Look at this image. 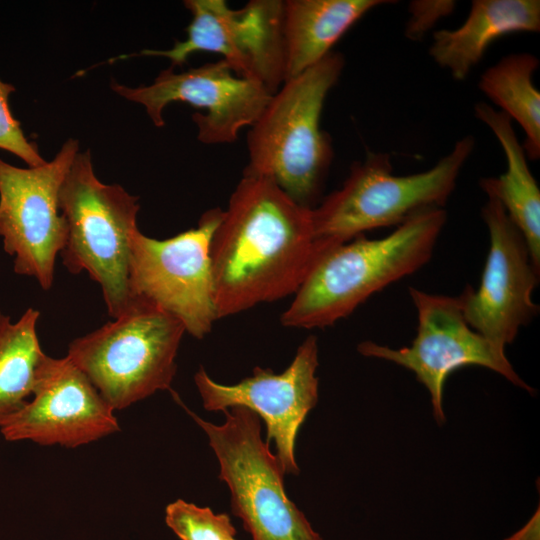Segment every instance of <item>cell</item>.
Listing matches in <instances>:
<instances>
[{
    "label": "cell",
    "mask_w": 540,
    "mask_h": 540,
    "mask_svg": "<svg viewBox=\"0 0 540 540\" xmlns=\"http://www.w3.org/2000/svg\"><path fill=\"white\" fill-rule=\"evenodd\" d=\"M115 93L144 106L155 126L165 124L163 110L172 102H184L205 113H194L197 138L204 144L236 141L241 129L252 126L272 93L257 81L235 74L223 59L176 73L163 70L147 86L111 83Z\"/></svg>",
    "instance_id": "cell-13"
},
{
    "label": "cell",
    "mask_w": 540,
    "mask_h": 540,
    "mask_svg": "<svg viewBox=\"0 0 540 540\" xmlns=\"http://www.w3.org/2000/svg\"><path fill=\"white\" fill-rule=\"evenodd\" d=\"M114 411L67 356L46 355L31 398L0 432L7 441L76 448L118 432Z\"/></svg>",
    "instance_id": "cell-15"
},
{
    "label": "cell",
    "mask_w": 540,
    "mask_h": 540,
    "mask_svg": "<svg viewBox=\"0 0 540 540\" xmlns=\"http://www.w3.org/2000/svg\"><path fill=\"white\" fill-rule=\"evenodd\" d=\"M40 312L28 308L16 321L0 312V426L31 398L42 351L36 326Z\"/></svg>",
    "instance_id": "cell-20"
},
{
    "label": "cell",
    "mask_w": 540,
    "mask_h": 540,
    "mask_svg": "<svg viewBox=\"0 0 540 540\" xmlns=\"http://www.w3.org/2000/svg\"><path fill=\"white\" fill-rule=\"evenodd\" d=\"M317 338L308 336L282 373L255 367L253 374L233 385L214 381L203 367L194 382L208 411L245 407L265 422L267 443L275 442V455L284 474H298L295 442L300 426L318 401Z\"/></svg>",
    "instance_id": "cell-14"
},
{
    "label": "cell",
    "mask_w": 540,
    "mask_h": 540,
    "mask_svg": "<svg viewBox=\"0 0 540 540\" xmlns=\"http://www.w3.org/2000/svg\"><path fill=\"white\" fill-rule=\"evenodd\" d=\"M447 221L444 208L420 212L389 235H360L326 250L315 263L280 322L324 328L350 315L370 296L423 267Z\"/></svg>",
    "instance_id": "cell-2"
},
{
    "label": "cell",
    "mask_w": 540,
    "mask_h": 540,
    "mask_svg": "<svg viewBox=\"0 0 540 540\" xmlns=\"http://www.w3.org/2000/svg\"><path fill=\"white\" fill-rule=\"evenodd\" d=\"M185 332L177 318L134 298L114 321L74 339L67 357L114 410H122L171 390Z\"/></svg>",
    "instance_id": "cell-6"
},
{
    "label": "cell",
    "mask_w": 540,
    "mask_h": 540,
    "mask_svg": "<svg viewBox=\"0 0 540 540\" xmlns=\"http://www.w3.org/2000/svg\"><path fill=\"white\" fill-rule=\"evenodd\" d=\"M78 152V141L68 139L39 167L19 168L0 158L3 248L14 257L15 273L35 278L44 290L53 285L55 260L67 238L59 191Z\"/></svg>",
    "instance_id": "cell-11"
},
{
    "label": "cell",
    "mask_w": 540,
    "mask_h": 540,
    "mask_svg": "<svg viewBox=\"0 0 540 540\" xmlns=\"http://www.w3.org/2000/svg\"><path fill=\"white\" fill-rule=\"evenodd\" d=\"M475 116L497 137L506 157L507 169L497 178H483L480 187L486 195L496 197L509 218L520 230L528 245L532 261L540 270V190L527 164L512 120L484 102L474 107Z\"/></svg>",
    "instance_id": "cell-18"
},
{
    "label": "cell",
    "mask_w": 540,
    "mask_h": 540,
    "mask_svg": "<svg viewBox=\"0 0 540 540\" xmlns=\"http://www.w3.org/2000/svg\"><path fill=\"white\" fill-rule=\"evenodd\" d=\"M15 87L0 79V149L9 151L21 158L29 167H39L45 161L37 144L28 140L24 135L20 122L17 121L9 108L8 99Z\"/></svg>",
    "instance_id": "cell-22"
},
{
    "label": "cell",
    "mask_w": 540,
    "mask_h": 540,
    "mask_svg": "<svg viewBox=\"0 0 540 540\" xmlns=\"http://www.w3.org/2000/svg\"><path fill=\"white\" fill-rule=\"evenodd\" d=\"M344 64L343 55L331 51L272 94L247 134L243 174L269 179L298 204L316 207L334 157L321 113Z\"/></svg>",
    "instance_id": "cell-3"
},
{
    "label": "cell",
    "mask_w": 540,
    "mask_h": 540,
    "mask_svg": "<svg viewBox=\"0 0 540 540\" xmlns=\"http://www.w3.org/2000/svg\"><path fill=\"white\" fill-rule=\"evenodd\" d=\"M409 294L418 319L417 335L411 346L393 349L364 341L357 349L366 357L391 361L411 370L429 391L433 416L439 425L445 422V381L459 368L482 366L530 393L534 391L515 372L505 353L467 324L458 296L431 294L414 287L409 288Z\"/></svg>",
    "instance_id": "cell-10"
},
{
    "label": "cell",
    "mask_w": 540,
    "mask_h": 540,
    "mask_svg": "<svg viewBox=\"0 0 540 540\" xmlns=\"http://www.w3.org/2000/svg\"><path fill=\"white\" fill-rule=\"evenodd\" d=\"M220 208L202 214L198 226L158 240L135 231L131 243L129 288L132 299L149 302L177 318L197 339L218 319L210 260Z\"/></svg>",
    "instance_id": "cell-8"
},
{
    "label": "cell",
    "mask_w": 540,
    "mask_h": 540,
    "mask_svg": "<svg viewBox=\"0 0 540 540\" xmlns=\"http://www.w3.org/2000/svg\"><path fill=\"white\" fill-rule=\"evenodd\" d=\"M167 526L181 540H234L236 530L227 514L178 499L165 509Z\"/></svg>",
    "instance_id": "cell-21"
},
{
    "label": "cell",
    "mask_w": 540,
    "mask_h": 540,
    "mask_svg": "<svg viewBox=\"0 0 540 540\" xmlns=\"http://www.w3.org/2000/svg\"><path fill=\"white\" fill-rule=\"evenodd\" d=\"M538 0H474L465 22L433 34L429 55L458 81L467 78L496 39L515 32H539Z\"/></svg>",
    "instance_id": "cell-16"
},
{
    "label": "cell",
    "mask_w": 540,
    "mask_h": 540,
    "mask_svg": "<svg viewBox=\"0 0 540 540\" xmlns=\"http://www.w3.org/2000/svg\"><path fill=\"white\" fill-rule=\"evenodd\" d=\"M504 540H540L539 508L520 530Z\"/></svg>",
    "instance_id": "cell-24"
},
{
    "label": "cell",
    "mask_w": 540,
    "mask_h": 540,
    "mask_svg": "<svg viewBox=\"0 0 540 540\" xmlns=\"http://www.w3.org/2000/svg\"><path fill=\"white\" fill-rule=\"evenodd\" d=\"M192 20L187 37L167 50L121 55L161 56L183 65L196 52L222 55L236 75L262 84L274 94L285 81L284 1L251 0L235 10L225 0H186Z\"/></svg>",
    "instance_id": "cell-9"
},
{
    "label": "cell",
    "mask_w": 540,
    "mask_h": 540,
    "mask_svg": "<svg viewBox=\"0 0 540 540\" xmlns=\"http://www.w3.org/2000/svg\"><path fill=\"white\" fill-rule=\"evenodd\" d=\"M539 60L530 53H513L487 68L479 89L511 120L521 125L526 156H540V93L533 84Z\"/></svg>",
    "instance_id": "cell-19"
},
{
    "label": "cell",
    "mask_w": 540,
    "mask_h": 540,
    "mask_svg": "<svg viewBox=\"0 0 540 540\" xmlns=\"http://www.w3.org/2000/svg\"><path fill=\"white\" fill-rule=\"evenodd\" d=\"M482 218L490 247L477 290L466 286L458 295L467 324L499 352L539 313L532 292L540 270L532 261L526 240L500 201L487 195Z\"/></svg>",
    "instance_id": "cell-12"
},
{
    "label": "cell",
    "mask_w": 540,
    "mask_h": 540,
    "mask_svg": "<svg viewBox=\"0 0 540 540\" xmlns=\"http://www.w3.org/2000/svg\"><path fill=\"white\" fill-rule=\"evenodd\" d=\"M138 200L118 184L102 183L89 151L76 154L59 191L67 223L62 262L69 272L86 271L99 284L114 319L132 302L129 267Z\"/></svg>",
    "instance_id": "cell-5"
},
{
    "label": "cell",
    "mask_w": 540,
    "mask_h": 540,
    "mask_svg": "<svg viewBox=\"0 0 540 540\" xmlns=\"http://www.w3.org/2000/svg\"><path fill=\"white\" fill-rule=\"evenodd\" d=\"M456 3L450 0H421L409 5L410 18L406 26V37L412 40L420 39L441 18L449 15Z\"/></svg>",
    "instance_id": "cell-23"
},
{
    "label": "cell",
    "mask_w": 540,
    "mask_h": 540,
    "mask_svg": "<svg viewBox=\"0 0 540 540\" xmlns=\"http://www.w3.org/2000/svg\"><path fill=\"white\" fill-rule=\"evenodd\" d=\"M175 401L208 437L220 466V479L231 493V508L253 540H323L288 498L284 473L269 444L261 437L257 414L245 407L224 410L221 425L206 421Z\"/></svg>",
    "instance_id": "cell-7"
},
{
    "label": "cell",
    "mask_w": 540,
    "mask_h": 540,
    "mask_svg": "<svg viewBox=\"0 0 540 540\" xmlns=\"http://www.w3.org/2000/svg\"><path fill=\"white\" fill-rule=\"evenodd\" d=\"M383 0L284 1L285 81L318 63L368 11Z\"/></svg>",
    "instance_id": "cell-17"
},
{
    "label": "cell",
    "mask_w": 540,
    "mask_h": 540,
    "mask_svg": "<svg viewBox=\"0 0 540 540\" xmlns=\"http://www.w3.org/2000/svg\"><path fill=\"white\" fill-rule=\"evenodd\" d=\"M311 210L273 181L243 174L210 243L218 319L296 293L333 247L315 237Z\"/></svg>",
    "instance_id": "cell-1"
},
{
    "label": "cell",
    "mask_w": 540,
    "mask_h": 540,
    "mask_svg": "<svg viewBox=\"0 0 540 540\" xmlns=\"http://www.w3.org/2000/svg\"><path fill=\"white\" fill-rule=\"evenodd\" d=\"M234 540H236V539H234Z\"/></svg>",
    "instance_id": "cell-25"
},
{
    "label": "cell",
    "mask_w": 540,
    "mask_h": 540,
    "mask_svg": "<svg viewBox=\"0 0 540 540\" xmlns=\"http://www.w3.org/2000/svg\"><path fill=\"white\" fill-rule=\"evenodd\" d=\"M474 146V138L467 135L432 168L405 176L393 173L387 154L369 153L351 166L339 189L311 210L315 237L336 246L366 231L398 226L420 212L443 208Z\"/></svg>",
    "instance_id": "cell-4"
}]
</instances>
